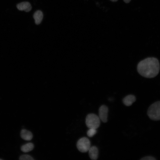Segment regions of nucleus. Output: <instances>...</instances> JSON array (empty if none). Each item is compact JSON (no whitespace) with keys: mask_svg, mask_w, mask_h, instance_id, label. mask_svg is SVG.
I'll use <instances>...</instances> for the list:
<instances>
[{"mask_svg":"<svg viewBox=\"0 0 160 160\" xmlns=\"http://www.w3.org/2000/svg\"><path fill=\"white\" fill-rule=\"evenodd\" d=\"M43 15L41 11L40 10L36 11L33 15L35 23L36 25L39 24L42 21Z\"/></svg>","mask_w":160,"mask_h":160,"instance_id":"10","label":"nucleus"},{"mask_svg":"<svg viewBox=\"0 0 160 160\" xmlns=\"http://www.w3.org/2000/svg\"><path fill=\"white\" fill-rule=\"evenodd\" d=\"M110 0L113 2H115L117 1L118 0Z\"/></svg>","mask_w":160,"mask_h":160,"instance_id":"16","label":"nucleus"},{"mask_svg":"<svg viewBox=\"0 0 160 160\" xmlns=\"http://www.w3.org/2000/svg\"><path fill=\"white\" fill-rule=\"evenodd\" d=\"M96 129L94 128H89L87 132L88 136L90 137H93L97 132Z\"/></svg>","mask_w":160,"mask_h":160,"instance_id":"12","label":"nucleus"},{"mask_svg":"<svg viewBox=\"0 0 160 160\" xmlns=\"http://www.w3.org/2000/svg\"><path fill=\"white\" fill-rule=\"evenodd\" d=\"M19 159L21 160H33L34 159L30 156L24 154L21 156L19 157Z\"/></svg>","mask_w":160,"mask_h":160,"instance_id":"13","label":"nucleus"},{"mask_svg":"<svg viewBox=\"0 0 160 160\" xmlns=\"http://www.w3.org/2000/svg\"><path fill=\"white\" fill-rule=\"evenodd\" d=\"M135 96L133 95H130L126 96L123 100L124 104L127 106L131 105L136 100Z\"/></svg>","mask_w":160,"mask_h":160,"instance_id":"8","label":"nucleus"},{"mask_svg":"<svg viewBox=\"0 0 160 160\" xmlns=\"http://www.w3.org/2000/svg\"><path fill=\"white\" fill-rule=\"evenodd\" d=\"M17 7L19 10L24 11L26 12H29L32 9L31 4L28 2L20 3L17 5Z\"/></svg>","mask_w":160,"mask_h":160,"instance_id":"6","label":"nucleus"},{"mask_svg":"<svg viewBox=\"0 0 160 160\" xmlns=\"http://www.w3.org/2000/svg\"><path fill=\"white\" fill-rule=\"evenodd\" d=\"M21 137L26 140H30L33 138L32 133L30 131L25 129L21 130L20 132Z\"/></svg>","mask_w":160,"mask_h":160,"instance_id":"9","label":"nucleus"},{"mask_svg":"<svg viewBox=\"0 0 160 160\" xmlns=\"http://www.w3.org/2000/svg\"><path fill=\"white\" fill-rule=\"evenodd\" d=\"M137 68L138 73L143 76L152 78L156 76L159 73V63L156 58L148 57L139 62Z\"/></svg>","mask_w":160,"mask_h":160,"instance_id":"1","label":"nucleus"},{"mask_svg":"<svg viewBox=\"0 0 160 160\" xmlns=\"http://www.w3.org/2000/svg\"><path fill=\"white\" fill-rule=\"evenodd\" d=\"M85 122L88 128L97 129L100 125V119L96 115L90 113L87 116Z\"/></svg>","mask_w":160,"mask_h":160,"instance_id":"3","label":"nucleus"},{"mask_svg":"<svg viewBox=\"0 0 160 160\" xmlns=\"http://www.w3.org/2000/svg\"><path fill=\"white\" fill-rule=\"evenodd\" d=\"M126 3H129L131 0H123Z\"/></svg>","mask_w":160,"mask_h":160,"instance_id":"15","label":"nucleus"},{"mask_svg":"<svg viewBox=\"0 0 160 160\" xmlns=\"http://www.w3.org/2000/svg\"><path fill=\"white\" fill-rule=\"evenodd\" d=\"M2 159H0V160H2Z\"/></svg>","mask_w":160,"mask_h":160,"instance_id":"17","label":"nucleus"},{"mask_svg":"<svg viewBox=\"0 0 160 160\" xmlns=\"http://www.w3.org/2000/svg\"><path fill=\"white\" fill-rule=\"evenodd\" d=\"M33 148V144L29 143L23 145L21 147V150L23 152H28L32 151Z\"/></svg>","mask_w":160,"mask_h":160,"instance_id":"11","label":"nucleus"},{"mask_svg":"<svg viewBox=\"0 0 160 160\" xmlns=\"http://www.w3.org/2000/svg\"><path fill=\"white\" fill-rule=\"evenodd\" d=\"M147 115L152 120H160V101L156 102L149 106L148 110Z\"/></svg>","mask_w":160,"mask_h":160,"instance_id":"2","label":"nucleus"},{"mask_svg":"<svg viewBox=\"0 0 160 160\" xmlns=\"http://www.w3.org/2000/svg\"><path fill=\"white\" fill-rule=\"evenodd\" d=\"M108 108L104 105L101 106L99 109V117L103 122L105 123L107 121Z\"/></svg>","mask_w":160,"mask_h":160,"instance_id":"5","label":"nucleus"},{"mask_svg":"<svg viewBox=\"0 0 160 160\" xmlns=\"http://www.w3.org/2000/svg\"><path fill=\"white\" fill-rule=\"evenodd\" d=\"M88 151L89 156L91 159L95 160L97 159L98 151L96 146H93L90 147Z\"/></svg>","mask_w":160,"mask_h":160,"instance_id":"7","label":"nucleus"},{"mask_svg":"<svg viewBox=\"0 0 160 160\" xmlns=\"http://www.w3.org/2000/svg\"><path fill=\"white\" fill-rule=\"evenodd\" d=\"M156 159L154 157L150 156H146L140 159L142 160H155Z\"/></svg>","mask_w":160,"mask_h":160,"instance_id":"14","label":"nucleus"},{"mask_svg":"<svg viewBox=\"0 0 160 160\" xmlns=\"http://www.w3.org/2000/svg\"><path fill=\"white\" fill-rule=\"evenodd\" d=\"M76 146L78 150L82 153L88 151L90 147V142L86 137H84L80 139L77 141Z\"/></svg>","mask_w":160,"mask_h":160,"instance_id":"4","label":"nucleus"}]
</instances>
